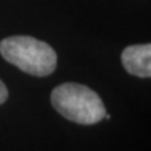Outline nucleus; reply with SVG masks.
Instances as JSON below:
<instances>
[{
  "mask_svg": "<svg viewBox=\"0 0 151 151\" xmlns=\"http://www.w3.org/2000/svg\"><path fill=\"white\" fill-rule=\"evenodd\" d=\"M0 55L6 62L37 77H46L56 70L58 55L43 41L27 35H14L0 41Z\"/></svg>",
  "mask_w": 151,
  "mask_h": 151,
  "instance_id": "nucleus-1",
  "label": "nucleus"
},
{
  "mask_svg": "<svg viewBox=\"0 0 151 151\" xmlns=\"http://www.w3.org/2000/svg\"><path fill=\"white\" fill-rule=\"evenodd\" d=\"M50 102L63 118L78 124H95L106 113L97 92L77 83H65L55 87L50 94Z\"/></svg>",
  "mask_w": 151,
  "mask_h": 151,
  "instance_id": "nucleus-2",
  "label": "nucleus"
},
{
  "mask_svg": "<svg viewBox=\"0 0 151 151\" xmlns=\"http://www.w3.org/2000/svg\"><path fill=\"white\" fill-rule=\"evenodd\" d=\"M151 45H130L122 52V65L129 74L148 78L151 77Z\"/></svg>",
  "mask_w": 151,
  "mask_h": 151,
  "instance_id": "nucleus-3",
  "label": "nucleus"
},
{
  "mask_svg": "<svg viewBox=\"0 0 151 151\" xmlns=\"http://www.w3.org/2000/svg\"><path fill=\"white\" fill-rule=\"evenodd\" d=\"M9 98V90L3 81L0 80V105L6 102V99Z\"/></svg>",
  "mask_w": 151,
  "mask_h": 151,
  "instance_id": "nucleus-4",
  "label": "nucleus"
}]
</instances>
